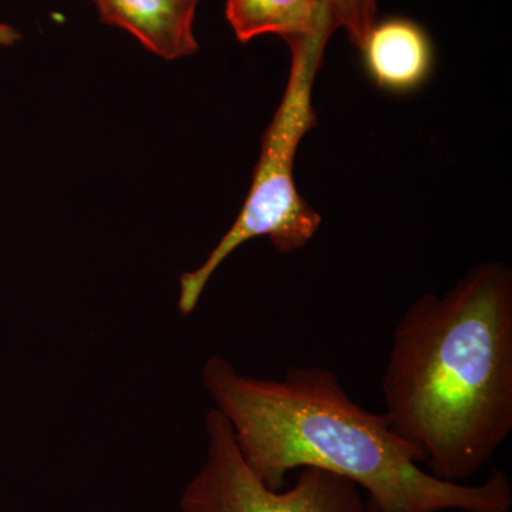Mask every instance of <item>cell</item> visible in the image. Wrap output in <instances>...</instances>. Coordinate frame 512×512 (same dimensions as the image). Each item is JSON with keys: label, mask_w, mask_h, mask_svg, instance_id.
<instances>
[{"label": "cell", "mask_w": 512, "mask_h": 512, "mask_svg": "<svg viewBox=\"0 0 512 512\" xmlns=\"http://www.w3.org/2000/svg\"><path fill=\"white\" fill-rule=\"evenodd\" d=\"M202 384L231 424L245 463L271 490H284L291 471L315 467L365 490L367 512L511 511L504 471L480 484L434 477L419 466L423 451L384 414L356 403L325 367L291 366L282 379H261L212 356Z\"/></svg>", "instance_id": "1"}, {"label": "cell", "mask_w": 512, "mask_h": 512, "mask_svg": "<svg viewBox=\"0 0 512 512\" xmlns=\"http://www.w3.org/2000/svg\"><path fill=\"white\" fill-rule=\"evenodd\" d=\"M386 416L434 477L466 483L512 431V272L471 269L446 295L426 293L394 329L383 373Z\"/></svg>", "instance_id": "2"}, {"label": "cell", "mask_w": 512, "mask_h": 512, "mask_svg": "<svg viewBox=\"0 0 512 512\" xmlns=\"http://www.w3.org/2000/svg\"><path fill=\"white\" fill-rule=\"evenodd\" d=\"M328 36L288 43L292 63L288 84L274 119L266 128L254 180L237 220L201 266L180 279L178 311H195L202 292L225 259L245 242L266 237L282 254L305 247L318 232L322 217L298 192L293 164L302 138L316 126L313 83L322 64Z\"/></svg>", "instance_id": "3"}, {"label": "cell", "mask_w": 512, "mask_h": 512, "mask_svg": "<svg viewBox=\"0 0 512 512\" xmlns=\"http://www.w3.org/2000/svg\"><path fill=\"white\" fill-rule=\"evenodd\" d=\"M207 458L184 488L181 512H366L360 488L348 478L305 467L289 490H271L245 463L227 417L205 416Z\"/></svg>", "instance_id": "4"}, {"label": "cell", "mask_w": 512, "mask_h": 512, "mask_svg": "<svg viewBox=\"0 0 512 512\" xmlns=\"http://www.w3.org/2000/svg\"><path fill=\"white\" fill-rule=\"evenodd\" d=\"M372 82L384 92L412 93L429 79L434 49L429 33L412 19L376 20L362 49Z\"/></svg>", "instance_id": "5"}, {"label": "cell", "mask_w": 512, "mask_h": 512, "mask_svg": "<svg viewBox=\"0 0 512 512\" xmlns=\"http://www.w3.org/2000/svg\"><path fill=\"white\" fill-rule=\"evenodd\" d=\"M107 25L131 33L154 55L167 60L194 55L195 12L200 0H93Z\"/></svg>", "instance_id": "6"}, {"label": "cell", "mask_w": 512, "mask_h": 512, "mask_svg": "<svg viewBox=\"0 0 512 512\" xmlns=\"http://www.w3.org/2000/svg\"><path fill=\"white\" fill-rule=\"evenodd\" d=\"M225 15L239 42L265 35L286 43L315 36H332L335 20L329 0H227Z\"/></svg>", "instance_id": "7"}, {"label": "cell", "mask_w": 512, "mask_h": 512, "mask_svg": "<svg viewBox=\"0 0 512 512\" xmlns=\"http://www.w3.org/2000/svg\"><path fill=\"white\" fill-rule=\"evenodd\" d=\"M336 28L348 33L350 42L362 49L377 20L376 0H329Z\"/></svg>", "instance_id": "8"}, {"label": "cell", "mask_w": 512, "mask_h": 512, "mask_svg": "<svg viewBox=\"0 0 512 512\" xmlns=\"http://www.w3.org/2000/svg\"><path fill=\"white\" fill-rule=\"evenodd\" d=\"M20 39V33L8 23L0 22V47L15 45Z\"/></svg>", "instance_id": "9"}]
</instances>
